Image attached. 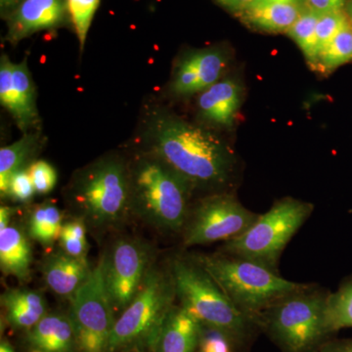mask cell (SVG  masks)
Wrapping results in <instances>:
<instances>
[{
    "mask_svg": "<svg viewBox=\"0 0 352 352\" xmlns=\"http://www.w3.org/2000/svg\"><path fill=\"white\" fill-rule=\"evenodd\" d=\"M326 327L330 335L342 329L352 328V277L329 293L325 307Z\"/></svg>",
    "mask_w": 352,
    "mask_h": 352,
    "instance_id": "23",
    "label": "cell"
},
{
    "mask_svg": "<svg viewBox=\"0 0 352 352\" xmlns=\"http://www.w3.org/2000/svg\"><path fill=\"white\" fill-rule=\"evenodd\" d=\"M32 352H43V351H38V349H36V351H34Z\"/></svg>",
    "mask_w": 352,
    "mask_h": 352,
    "instance_id": "42",
    "label": "cell"
},
{
    "mask_svg": "<svg viewBox=\"0 0 352 352\" xmlns=\"http://www.w3.org/2000/svg\"><path fill=\"white\" fill-rule=\"evenodd\" d=\"M69 195L87 226L112 228L132 212L131 171L116 157L99 160L76 175Z\"/></svg>",
    "mask_w": 352,
    "mask_h": 352,
    "instance_id": "4",
    "label": "cell"
},
{
    "mask_svg": "<svg viewBox=\"0 0 352 352\" xmlns=\"http://www.w3.org/2000/svg\"><path fill=\"white\" fill-rule=\"evenodd\" d=\"M148 129L151 156L168 166L192 190L219 191L231 179L232 150L214 133L175 116L159 113Z\"/></svg>",
    "mask_w": 352,
    "mask_h": 352,
    "instance_id": "1",
    "label": "cell"
},
{
    "mask_svg": "<svg viewBox=\"0 0 352 352\" xmlns=\"http://www.w3.org/2000/svg\"><path fill=\"white\" fill-rule=\"evenodd\" d=\"M28 340L43 352H74L76 349L75 329L69 314H46L28 330Z\"/></svg>",
    "mask_w": 352,
    "mask_h": 352,
    "instance_id": "17",
    "label": "cell"
},
{
    "mask_svg": "<svg viewBox=\"0 0 352 352\" xmlns=\"http://www.w3.org/2000/svg\"><path fill=\"white\" fill-rule=\"evenodd\" d=\"M196 258L236 307L256 324L259 315L273 303L308 285L285 279L278 271L256 261L223 252Z\"/></svg>",
    "mask_w": 352,
    "mask_h": 352,
    "instance_id": "3",
    "label": "cell"
},
{
    "mask_svg": "<svg viewBox=\"0 0 352 352\" xmlns=\"http://www.w3.org/2000/svg\"><path fill=\"white\" fill-rule=\"evenodd\" d=\"M240 103L239 85L232 80H223L201 91L198 98V109L201 117L212 124L231 127Z\"/></svg>",
    "mask_w": 352,
    "mask_h": 352,
    "instance_id": "16",
    "label": "cell"
},
{
    "mask_svg": "<svg viewBox=\"0 0 352 352\" xmlns=\"http://www.w3.org/2000/svg\"><path fill=\"white\" fill-rule=\"evenodd\" d=\"M314 208L307 201L291 197L281 199L265 214H259L245 233L224 242L219 252L251 259L278 271L285 248L309 219Z\"/></svg>",
    "mask_w": 352,
    "mask_h": 352,
    "instance_id": "7",
    "label": "cell"
},
{
    "mask_svg": "<svg viewBox=\"0 0 352 352\" xmlns=\"http://www.w3.org/2000/svg\"><path fill=\"white\" fill-rule=\"evenodd\" d=\"M317 352H352V339L329 340Z\"/></svg>",
    "mask_w": 352,
    "mask_h": 352,
    "instance_id": "35",
    "label": "cell"
},
{
    "mask_svg": "<svg viewBox=\"0 0 352 352\" xmlns=\"http://www.w3.org/2000/svg\"><path fill=\"white\" fill-rule=\"evenodd\" d=\"M320 16V14L305 8L298 20L286 32L298 44L312 68H316L318 62L316 52V25Z\"/></svg>",
    "mask_w": 352,
    "mask_h": 352,
    "instance_id": "24",
    "label": "cell"
},
{
    "mask_svg": "<svg viewBox=\"0 0 352 352\" xmlns=\"http://www.w3.org/2000/svg\"><path fill=\"white\" fill-rule=\"evenodd\" d=\"M36 193V188L27 168H23L14 173L9 182L7 198L12 199L18 203H29Z\"/></svg>",
    "mask_w": 352,
    "mask_h": 352,
    "instance_id": "32",
    "label": "cell"
},
{
    "mask_svg": "<svg viewBox=\"0 0 352 352\" xmlns=\"http://www.w3.org/2000/svg\"><path fill=\"white\" fill-rule=\"evenodd\" d=\"M68 18L66 0H24L7 17L6 39L17 44L36 32L61 27Z\"/></svg>",
    "mask_w": 352,
    "mask_h": 352,
    "instance_id": "13",
    "label": "cell"
},
{
    "mask_svg": "<svg viewBox=\"0 0 352 352\" xmlns=\"http://www.w3.org/2000/svg\"><path fill=\"white\" fill-rule=\"evenodd\" d=\"M236 349L239 347L226 333L201 325L199 352H235Z\"/></svg>",
    "mask_w": 352,
    "mask_h": 352,
    "instance_id": "31",
    "label": "cell"
},
{
    "mask_svg": "<svg viewBox=\"0 0 352 352\" xmlns=\"http://www.w3.org/2000/svg\"><path fill=\"white\" fill-rule=\"evenodd\" d=\"M201 324L180 305L170 308L150 347L153 352H196Z\"/></svg>",
    "mask_w": 352,
    "mask_h": 352,
    "instance_id": "14",
    "label": "cell"
},
{
    "mask_svg": "<svg viewBox=\"0 0 352 352\" xmlns=\"http://www.w3.org/2000/svg\"><path fill=\"white\" fill-rule=\"evenodd\" d=\"M41 136L36 132L25 133L24 136L12 144L0 149V194L6 199L9 182L14 173L23 168L32 157L36 155L41 146Z\"/></svg>",
    "mask_w": 352,
    "mask_h": 352,
    "instance_id": "21",
    "label": "cell"
},
{
    "mask_svg": "<svg viewBox=\"0 0 352 352\" xmlns=\"http://www.w3.org/2000/svg\"><path fill=\"white\" fill-rule=\"evenodd\" d=\"M197 76L195 55L194 52L183 58L177 64L171 82V90L177 95L197 94Z\"/></svg>",
    "mask_w": 352,
    "mask_h": 352,
    "instance_id": "29",
    "label": "cell"
},
{
    "mask_svg": "<svg viewBox=\"0 0 352 352\" xmlns=\"http://www.w3.org/2000/svg\"><path fill=\"white\" fill-rule=\"evenodd\" d=\"M92 270L87 258H75L62 250L48 256L43 265L46 285L56 295L69 300L87 282Z\"/></svg>",
    "mask_w": 352,
    "mask_h": 352,
    "instance_id": "15",
    "label": "cell"
},
{
    "mask_svg": "<svg viewBox=\"0 0 352 352\" xmlns=\"http://www.w3.org/2000/svg\"><path fill=\"white\" fill-rule=\"evenodd\" d=\"M0 103L10 113L21 131L27 133L38 124L36 87L27 60L12 63L7 55L0 60Z\"/></svg>",
    "mask_w": 352,
    "mask_h": 352,
    "instance_id": "12",
    "label": "cell"
},
{
    "mask_svg": "<svg viewBox=\"0 0 352 352\" xmlns=\"http://www.w3.org/2000/svg\"><path fill=\"white\" fill-rule=\"evenodd\" d=\"M23 1H24V0H0L1 13L9 15V14L13 12Z\"/></svg>",
    "mask_w": 352,
    "mask_h": 352,
    "instance_id": "38",
    "label": "cell"
},
{
    "mask_svg": "<svg viewBox=\"0 0 352 352\" xmlns=\"http://www.w3.org/2000/svg\"><path fill=\"white\" fill-rule=\"evenodd\" d=\"M256 0H217L220 6L226 7L228 10L232 11L234 13L239 14L252 6Z\"/></svg>",
    "mask_w": 352,
    "mask_h": 352,
    "instance_id": "36",
    "label": "cell"
},
{
    "mask_svg": "<svg viewBox=\"0 0 352 352\" xmlns=\"http://www.w3.org/2000/svg\"><path fill=\"white\" fill-rule=\"evenodd\" d=\"M32 249L25 231L10 224L0 231V267L21 281L31 275Z\"/></svg>",
    "mask_w": 352,
    "mask_h": 352,
    "instance_id": "19",
    "label": "cell"
},
{
    "mask_svg": "<svg viewBox=\"0 0 352 352\" xmlns=\"http://www.w3.org/2000/svg\"><path fill=\"white\" fill-rule=\"evenodd\" d=\"M59 241L62 251L66 254L75 258H87V240L78 239L61 230Z\"/></svg>",
    "mask_w": 352,
    "mask_h": 352,
    "instance_id": "33",
    "label": "cell"
},
{
    "mask_svg": "<svg viewBox=\"0 0 352 352\" xmlns=\"http://www.w3.org/2000/svg\"><path fill=\"white\" fill-rule=\"evenodd\" d=\"M258 215L231 194L221 192L206 197L190 210L182 233L183 244L194 247L235 239L254 223Z\"/></svg>",
    "mask_w": 352,
    "mask_h": 352,
    "instance_id": "10",
    "label": "cell"
},
{
    "mask_svg": "<svg viewBox=\"0 0 352 352\" xmlns=\"http://www.w3.org/2000/svg\"><path fill=\"white\" fill-rule=\"evenodd\" d=\"M303 9L300 4L254 1L238 15L252 29L278 34L288 32Z\"/></svg>",
    "mask_w": 352,
    "mask_h": 352,
    "instance_id": "18",
    "label": "cell"
},
{
    "mask_svg": "<svg viewBox=\"0 0 352 352\" xmlns=\"http://www.w3.org/2000/svg\"><path fill=\"white\" fill-rule=\"evenodd\" d=\"M131 210L164 232L182 233L190 212L191 187L153 156L142 157L131 171Z\"/></svg>",
    "mask_w": 352,
    "mask_h": 352,
    "instance_id": "6",
    "label": "cell"
},
{
    "mask_svg": "<svg viewBox=\"0 0 352 352\" xmlns=\"http://www.w3.org/2000/svg\"><path fill=\"white\" fill-rule=\"evenodd\" d=\"M194 55L198 76L197 91L201 92L219 82L220 76L226 68V58L221 51L215 48L196 51Z\"/></svg>",
    "mask_w": 352,
    "mask_h": 352,
    "instance_id": "26",
    "label": "cell"
},
{
    "mask_svg": "<svg viewBox=\"0 0 352 352\" xmlns=\"http://www.w3.org/2000/svg\"><path fill=\"white\" fill-rule=\"evenodd\" d=\"M256 1L278 2V3L300 4V6H303V0H256Z\"/></svg>",
    "mask_w": 352,
    "mask_h": 352,
    "instance_id": "39",
    "label": "cell"
},
{
    "mask_svg": "<svg viewBox=\"0 0 352 352\" xmlns=\"http://www.w3.org/2000/svg\"><path fill=\"white\" fill-rule=\"evenodd\" d=\"M14 214V208L8 206H1L0 208V231L4 230L10 226Z\"/></svg>",
    "mask_w": 352,
    "mask_h": 352,
    "instance_id": "37",
    "label": "cell"
},
{
    "mask_svg": "<svg viewBox=\"0 0 352 352\" xmlns=\"http://www.w3.org/2000/svg\"><path fill=\"white\" fill-rule=\"evenodd\" d=\"M1 303L7 322L17 329L30 330L47 314L45 298L32 289H8L1 296Z\"/></svg>",
    "mask_w": 352,
    "mask_h": 352,
    "instance_id": "20",
    "label": "cell"
},
{
    "mask_svg": "<svg viewBox=\"0 0 352 352\" xmlns=\"http://www.w3.org/2000/svg\"><path fill=\"white\" fill-rule=\"evenodd\" d=\"M349 0H303V7L320 15L340 12L346 8Z\"/></svg>",
    "mask_w": 352,
    "mask_h": 352,
    "instance_id": "34",
    "label": "cell"
},
{
    "mask_svg": "<svg viewBox=\"0 0 352 352\" xmlns=\"http://www.w3.org/2000/svg\"><path fill=\"white\" fill-rule=\"evenodd\" d=\"M351 23L344 11L324 14L316 25V52L319 57L321 51L344 27Z\"/></svg>",
    "mask_w": 352,
    "mask_h": 352,
    "instance_id": "28",
    "label": "cell"
},
{
    "mask_svg": "<svg viewBox=\"0 0 352 352\" xmlns=\"http://www.w3.org/2000/svg\"><path fill=\"white\" fill-rule=\"evenodd\" d=\"M69 20L75 28L76 34L83 50L88 32L91 27L95 13L100 6L101 0H66Z\"/></svg>",
    "mask_w": 352,
    "mask_h": 352,
    "instance_id": "27",
    "label": "cell"
},
{
    "mask_svg": "<svg viewBox=\"0 0 352 352\" xmlns=\"http://www.w3.org/2000/svg\"><path fill=\"white\" fill-rule=\"evenodd\" d=\"M32 184L36 193L45 195L55 188L57 183V173L52 164L43 160L36 161L28 166Z\"/></svg>",
    "mask_w": 352,
    "mask_h": 352,
    "instance_id": "30",
    "label": "cell"
},
{
    "mask_svg": "<svg viewBox=\"0 0 352 352\" xmlns=\"http://www.w3.org/2000/svg\"><path fill=\"white\" fill-rule=\"evenodd\" d=\"M0 352H14L12 346L6 342H2L0 344Z\"/></svg>",
    "mask_w": 352,
    "mask_h": 352,
    "instance_id": "40",
    "label": "cell"
},
{
    "mask_svg": "<svg viewBox=\"0 0 352 352\" xmlns=\"http://www.w3.org/2000/svg\"><path fill=\"white\" fill-rule=\"evenodd\" d=\"M69 302V315L75 329L76 349L80 352H109L117 318L104 284L101 261Z\"/></svg>",
    "mask_w": 352,
    "mask_h": 352,
    "instance_id": "9",
    "label": "cell"
},
{
    "mask_svg": "<svg viewBox=\"0 0 352 352\" xmlns=\"http://www.w3.org/2000/svg\"><path fill=\"white\" fill-rule=\"evenodd\" d=\"M328 292L308 284L273 303L259 315V330L282 352H317L331 336L325 322Z\"/></svg>",
    "mask_w": 352,
    "mask_h": 352,
    "instance_id": "5",
    "label": "cell"
},
{
    "mask_svg": "<svg viewBox=\"0 0 352 352\" xmlns=\"http://www.w3.org/2000/svg\"><path fill=\"white\" fill-rule=\"evenodd\" d=\"M63 223L61 210L54 204L44 203L32 210L28 230L32 239L45 247H50L59 239Z\"/></svg>",
    "mask_w": 352,
    "mask_h": 352,
    "instance_id": "22",
    "label": "cell"
},
{
    "mask_svg": "<svg viewBox=\"0 0 352 352\" xmlns=\"http://www.w3.org/2000/svg\"><path fill=\"white\" fill-rule=\"evenodd\" d=\"M106 291L115 314H122L142 286L153 266V254L145 243L122 238L101 258Z\"/></svg>",
    "mask_w": 352,
    "mask_h": 352,
    "instance_id": "11",
    "label": "cell"
},
{
    "mask_svg": "<svg viewBox=\"0 0 352 352\" xmlns=\"http://www.w3.org/2000/svg\"><path fill=\"white\" fill-rule=\"evenodd\" d=\"M352 61V24L349 23L319 54L316 69L332 72Z\"/></svg>",
    "mask_w": 352,
    "mask_h": 352,
    "instance_id": "25",
    "label": "cell"
},
{
    "mask_svg": "<svg viewBox=\"0 0 352 352\" xmlns=\"http://www.w3.org/2000/svg\"><path fill=\"white\" fill-rule=\"evenodd\" d=\"M346 13L347 17H349V21L352 24V0H349L346 6Z\"/></svg>",
    "mask_w": 352,
    "mask_h": 352,
    "instance_id": "41",
    "label": "cell"
},
{
    "mask_svg": "<svg viewBox=\"0 0 352 352\" xmlns=\"http://www.w3.org/2000/svg\"><path fill=\"white\" fill-rule=\"evenodd\" d=\"M175 300L168 267L152 266L138 293L116 320L109 352L141 344L150 346Z\"/></svg>",
    "mask_w": 352,
    "mask_h": 352,
    "instance_id": "8",
    "label": "cell"
},
{
    "mask_svg": "<svg viewBox=\"0 0 352 352\" xmlns=\"http://www.w3.org/2000/svg\"><path fill=\"white\" fill-rule=\"evenodd\" d=\"M168 267L179 305L201 325L226 333L239 349L254 337L256 322L236 307L196 256L178 254Z\"/></svg>",
    "mask_w": 352,
    "mask_h": 352,
    "instance_id": "2",
    "label": "cell"
}]
</instances>
